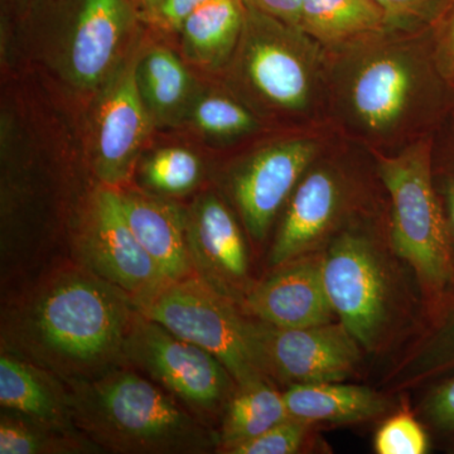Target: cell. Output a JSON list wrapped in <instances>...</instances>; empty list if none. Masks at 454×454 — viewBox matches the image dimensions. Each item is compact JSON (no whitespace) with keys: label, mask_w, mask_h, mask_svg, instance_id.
<instances>
[{"label":"cell","mask_w":454,"mask_h":454,"mask_svg":"<svg viewBox=\"0 0 454 454\" xmlns=\"http://www.w3.org/2000/svg\"><path fill=\"white\" fill-rule=\"evenodd\" d=\"M387 23V13L372 0H301V31L317 40H348L381 31Z\"/></svg>","instance_id":"cell-23"},{"label":"cell","mask_w":454,"mask_h":454,"mask_svg":"<svg viewBox=\"0 0 454 454\" xmlns=\"http://www.w3.org/2000/svg\"><path fill=\"white\" fill-rule=\"evenodd\" d=\"M241 309L278 327H309L333 322L336 312L325 291L324 250L283 262L253 284Z\"/></svg>","instance_id":"cell-13"},{"label":"cell","mask_w":454,"mask_h":454,"mask_svg":"<svg viewBox=\"0 0 454 454\" xmlns=\"http://www.w3.org/2000/svg\"><path fill=\"white\" fill-rule=\"evenodd\" d=\"M208 0H163L154 23L166 29H179L190 14Z\"/></svg>","instance_id":"cell-32"},{"label":"cell","mask_w":454,"mask_h":454,"mask_svg":"<svg viewBox=\"0 0 454 454\" xmlns=\"http://www.w3.org/2000/svg\"><path fill=\"white\" fill-rule=\"evenodd\" d=\"M373 448L378 454H426L429 437L419 420L409 411L391 415L376 432Z\"/></svg>","instance_id":"cell-29"},{"label":"cell","mask_w":454,"mask_h":454,"mask_svg":"<svg viewBox=\"0 0 454 454\" xmlns=\"http://www.w3.org/2000/svg\"><path fill=\"white\" fill-rule=\"evenodd\" d=\"M317 146L310 140H291L253 155L232 177V195L247 232L255 241L267 236L278 211L292 196Z\"/></svg>","instance_id":"cell-12"},{"label":"cell","mask_w":454,"mask_h":454,"mask_svg":"<svg viewBox=\"0 0 454 454\" xmlns=\"http://www.w3.org/2000/svg\"><path fill=\"white\" fill-rule=\"evenodd\" d=\"M448 41H450V55H452L454 59V18L452 20V25H450V37H448Z\"/></svg>","instance_id":"cell-36"},{"label":"cell","mask_w":454,"mask_h":454,"mask_svg":"<svg viewBox=\"0 0 454 454\" xmlns=\"http://www.w3.org/2000/svg\"><path fill=\"white\" fill-rule=\"evenodd\" d=\"M77 250L83 267L127 293L137 307L168 283L131 231L116 188L104 186L92 195Z\"/></svg>","instance_id":"cell-7"},{"label":"cell","mask_w":454,"mask_h":454,"mask_svg":"<svg viewBox=\"0 0 454 454\" xmlns=\"http://www.w3.org/2000/svg\"><path fill=\"white\" fill-rule=\"evenodd\" d=\"M142 177L155 192L184 195L192 191L201 179V162L188 149H160L143 164Z\"/></svg>","instance_id":"cell-25"},{"label":"cell","mask_w":454,"mask_h":454,"mask_svg":"<svg viewBox=\"0 0 454 454\" xmlns=\"http://www.w3.org/2000/svg\"><path fill=\"white\" fill-rule=\"evenodd\" d=\"M405 381H422L454 372V295L434 319L432 333L404 367Z\"/></svg>","instance_id":"cell-26"},{"label":"cell","mask_w":454,"mask_h":454,"mask_svg":"<svg viewBox=\"0 0 454 454\" xmlns=\"http://www.w3.org/2000/svg\"><path fill=\"white\" fill-rule=\"evenodd\" d=\"M122 356L203 423L206 418L223 417L239 387L231 372L211 352L170 333L139 310L125 339Z\"/></svg>","instance_id":"cell-6"},{"label":"cell","mask_w":454,"mask_h":454,"mask_svg":"<svg viewBox=\"0 0 454 454\" xmlns=\"http://www.w3.org/2000/svg\"><path fill=\"white\" fill-rule=\"evenodd\" d=\"M325 291L340 324L367 352L389 340L400 312L390 260L372 239L342 232L324 250Z\"/></svg>","instance_id":"cell-5"},{"label":"cell","mask_w":454,"mask_h":454,"mask_svg":"<svg viewBox=\"0 0 454 454\" xmlns=\"http://www.w3.org/2000/svg\"><path fill=\"white\" fill-rule=\"evenodd\" d=\"M283 397L289 417L315 427L369 422L391 408L390 400L378 391L340 382L293 385Z\"/></svg>","instance_id":"cell-18"},{"label":"cell","mask_w":454,"mask_h":454,"mask_svg":"<svg viewBox=\"0 0 454 454\" xmlns=\"http://www.w3.org/2000/svg\"><path fill=\"white\" fill-rule=\"evenodd\" d=\"M187 239L193 274L241 306L253 286L249 254L238 221L219 197L205 193L187 208Z\"/></svg>","instance_id":"cell-10"},{"label":"cell","mask_w":454,"mask_h":454,"mask_svg":"<svg viewBox=\"0 0 454 454\" xmlns=\"http://www.w3.org/2000/svg\"><path fill=\"white\" fill-rule=\"evenodd\" d=\"M133 2L145 20L154 22L163 0H133Z\"/></svg>","instance_id":"cell-35"},{"label":"cell","mask_w":454,"mask_h":454,"mask_svg":"<svg viewBox=\"0 0 454 454\" xmlns=\"http://www.w3.org/2000/svg\"><path fill=\"white\" fill-rule=\"evenodd\" d=\"M244 0H208L187 17L179 31L188 59L216 67L231 53L243 35Z\"/></svg>","instance_id":"cell-20"},{"label":"cell","mask_w":454,"mask_h":454,"mask_svg":"<svg viewBox=\"0 0 454 454\" xmlns=\"http://www.w3.org/2000/svg\"><path fill=\"white\" fill-rule=\"evenodd\" d=\"M77 429L100 450L124 454H200L217 450L216 434L142 372L115 366L66 381Z\"/></svg>","instance_id":"cell-2"},{"label":"cell","mask_w":454,"mask_h":454,"mask_svg":"<svg viewBox=\"0 0 454 454\" xmlns=\"http://www.w3.org/2000/svg\"><path fill=\"white\" fill-rule=\"evenodd\" d=\"M131 231L168 282L193 276L187 239V208L164 197L119 191Z\"/></svg>","instance_id":"cell-16"},{"label":"cell","mask_w":454,"mask_h":454,"mask_svg":"<svg viewBox=\"0 0 454 454\" xmlns=\"http://www.w3.org/2000/svg\"><path fill=\"white\" fill-rule=\"evenodd\" d=\"M139 56L138 51H134L122 62L98 103L94 169L106 187L116 188L129 181L137 158L154 124L137 82Z\"/></svg>","instance_id":"cell-9"},{"label":"cell","mask_w":454,"mask_h":454,"mask_svg":"<svg viewBox=\"0 0 454 454\" xmlns=\"http://www.w3.org/2000/svg\"><path fill=\"white\" fill-rule=\"evenodd\" d=\"M137 312L127 293L89 269L59 268L8 310L3 343L65 382L86 380L124 361Z\"/></svg>","instance_id":"cell-1"},{"label":"cell","mask_w":454,"mask_h":454,"mask_svg":"<svg viewBox=\"0 0 454 454\" xmlns=\"http://www.w3.org/2000/svg\"><path fill=\"white\" fill-rule=\"evenodd\" d=\"M317 427L288 418L252 441L239 444L226 454H297L309 448Z\"/></svg>","instance_id":"cell-28"},{"label":"cell","mask_w":454,"mask_h":454,"mask_svg":"<svg viewBox=\"0 0 454 454\" xmlns=\"http://www.w3.org/2000/svg\"><path fill=\"white\" fill-rule=\"evenodd\" d=\"M0 405L2 411L51 428L80 432L66 382L28 358L8 351L0 357Z\"/></svg>","instance_id":"cell-17"},{"label":"cell","mask_w":454,"mask_h":454,"mask_svg":"<svg viewBox=\"0 0 454 454\" xmlns=\"http://www.w3.org/2000/svg\"><path fill=\"white\" fill-rule=\"evenodd\" d=\"M283 393L270 380L239 387L227 403L217 433V452L226 453L239 444L259 437L277 424L288 419Z\"/></svg>","instance_id":"cell-22"},{"label":"cell","mask_w":454,"mask_h":454,"mask_svg":"<svg viewBox=\"0 0 454 454\" xmlns=\"http://www.w3.org/2000/svg\"><path fill=\"white\" fill-rule=\"evenodd\" d=\"M191 118L208 136L232 137L252 130L255 121L243 106L220 95L203 97L193 104Z\"/></svg>","instance_id":"cell-27"},{"label":"cell","mask_w":454,"mask_h":454,"mask_svg":"<svg viewBox=\"0 0 454 454\" xmlns=\"http://www.w3.org/2000/svg\"><path fill=\"white\" fill-rule=\"evenodd\" d=\"M83 433L51 428L22 415L2 411L0 453L2 454H89L101 453Z\"/></svg>","instance_id":"cell-24"},{"label":"cell","mask_w":454,"mask_h":454,"mask_svg":"<svg viewBox=\"0 0 454 454\" xmlns=\"http://www.w3.org/2000/svg\"><path fill=\"white\" fill-rule=\"evenodd\" d=\"M379 173L393 206V252L413 270L429 313L437 318L454 295V253L433 184L430 145L420 142L395 157L379 158Z\"/></svg>","instance_id":"cell-3"},{"label":"cell","mask_w":454,"mask_h":454,"mask_svg":"<svg viewBox=\"0 0 454 454\" xmlns=\"http://www.w3.org/2000/svg\"><path fill=\"white\" fill-rule=\"evenodd\" d=\"M137 309L170 333L211 352L231 372L238 387L270 380L262 366L255 318H249L240 304L195 274L167 283Z\"/></svg>","instance_id":"cell-4"},{"label":"cell","mask_w":454,"mask_h":454,"mask_svg":"<svg viewBox=\"0 0 454 454\" xmlns=\"http://www.w3.org/2000/svg\"><path fill=\"white\" fill-rule=\"evenodd\" d=\"M443 207V206H442ZM444 217L450 232V244L454 253V178L447 182L446 190H444Z\"/></svg>","instance_id":"cell-34"},{"label":"cell","mask_w":454,"mask_h":454,"mask_svg":"<svg viewBox=\"0 0 454 454\" xmlns=\"http://www.w3.org/2000/svg\"><path fill=\"white\" fill-rule=\"evenodd\" d=\"M256 321L260 355L271 381L293 385L340 382L360 366V343L340 322L278 327Z\"/></svg>","instance_id":"cell-8"},{"label":"cell","mask_w":454,"mask_h":454,"mask_svg":"<svg viewBox=\"0 0 454 454\" xmlns=\"http://www.w3.org/2000/svg\"><path fill=\"white\" fill-rule=\"evenodd\" d=\"M245 7L243 59L249 82L268 103L301 109L309 103L312 82L309 66L289 42L293 27L247 3Z\"/></svg>","instance_id":"cell-11"},{"label":"cell","mask_w":454,"mask_h":454,"mask_svg":"<svg viewBox=\"0 0 454 454\" xmlns=\"http://www.w3.org/2000/svg\"><path fill=\"white\" fill-rule=\"evenodd\" d=\"M140 95L154 124L181 121L192 94V77L177 56L164 47L140 55L137 64Z\"/></svg>","instance_id":"cell-21"},{"label":"cell","mask_w":454,"mask_h":454,"mask_svg":"<svg viewBox=\"0 0 454 454\" xmlns=\"http://www.w3.org/2000/svg\"><path fill=\"white\" fill-rule=\"evenodd\" d=\"M413 88L414 76L405 61L395 56L378 57L355 79L352 104L370 129H389L404 114Z\"/></svg>","instance_id":"cell-19"},{"label":"cell","mask_w":454,"mask_h":454,"mask_svg":"<svg viewBox=\"0 0 454 454\" xmlns=\"http://www.w3.org/2000/svg\"><path fill=\"white\" fill-rule=\"evenodd\" d=\"M343 205V186L330 168H315L301 179L286 208L269 262L276 268L283 262L319 252L333 231Z\"/></svg>","instance_id":"cell-15"},{"label":"cell","mask_w":454,"mask_h":454,"mask_svg":"<svg viewBox=\"0 0 454 454\" xmlns=\"http://www.w3.org/2000/svg\"><path fill=\"white\" fill-rule=\"evenodd\" d=\"M422 411L432 428L454 443V375L433 387L424 400Z\"/></svg>","instance_id":"cell-30"},{"label":"cell","mask_w":454,"mask_h":454,"mask_svg":"<svg viewBox=\"0 0 454 454\" xmlns=\"http://www.w3.org/2000/svg\"><path fill=\"white\" fill-rule=\"evenodd\" d=\"M391 20L419 14L432 0H372Z\"/></svg>","instance_id":"cell-33"},{"label":"cell","mask_w":454,"mask_h":454,"mask_svg":"<svg viewBox=\"0 0 454 454\" xmlns=\"http://www.w3.org/2000/svg\"><path fill=\"white\" fill-rule=\"evenodd\" d=\"M133 22L130 0H82L66 50V70L74 85L89 90L106 82Z\"/></svg>","instance_id":"cell-14"},{"label":"cell","mask_w":454,"mask_h":454,"mask_svg":"<svg viewBox=\"0 0 454 454\" xmlns=\"http://www.w3.org/2000/svg\"><path fill=\"white\" fill-rule=\"evenodd\" d=\"M244 2L262 13L276 18L284 25L301 31V0H244Z\"/></svg>","instance_id":"cell-31"}]
</instances>
